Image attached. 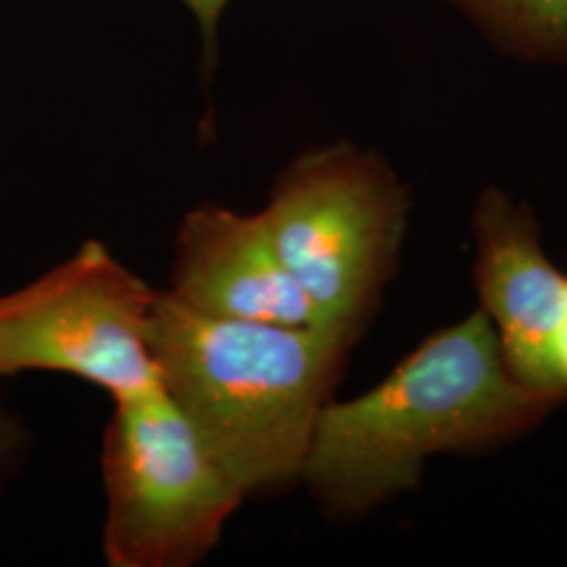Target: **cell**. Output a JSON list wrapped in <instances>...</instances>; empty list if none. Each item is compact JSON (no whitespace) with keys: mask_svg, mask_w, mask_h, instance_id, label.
Wrapping results in <instances>:
<instances>
[{"mask_svg":"<svg viewBox=\"0 0 567 567\" xmlns=\"http://www.w3.org/2000/svg\"><path fill=\"white\" fill-rule=\"evenodd\" d=\"M553 402L511 372L480 309L429 337L374 389L328 402L301 482L330 515L360 517L416 486L433 454L513 440Z\"/></svg>","mask_w":567,"mask_h":567,"instance_id":"obj_1","label":"cell"},{"mask_svg":"<svg viewBox=\"0 0 567 567\" xmlns=\"http://www.w3.org/2000/svg\"><path fill=\"white\" fill-rule=\"evenodd\" d=\"M358 339L339 326L215 318L156 292L164 393L244 496L301 482L318 419Z\"/></svg>","mask_w":567,"mask_h":567,"instance_id":"obj_2","label":"cell"},{"mask_svg":"<svg viewBox=\"0 0 567 567\" xmlns=\"http://www.w3.org/2000/svg\"><path fill=\"white\" fill-rule=\"evenodd\" d=\"M408 208L379 154L334 143L284 168L259 215L320 322L360 334L395 271Z\"/></svg>","mask_w":567,"mask_h":567,"instance_id":"obj_3","label":"cell"},{"mask_svg":"<svg viewBox=\"0 0 567 567\" xmlns=\"http://www.w3.org/2000/svg\"><path fill=\"white\" fill-rule=\"evenodd\" d=\"M103 440V553L112 567H187L224 534L244 492L154 386L116 400Z\"/></svg>","mask_w":567,"mask_h":567,"instance_id":"obj_4","label":"cell"},{"mask_svg":"<svg viewBox=\"0 0 567 567\" xmlns=\"http://www.w3.org/2000/svg\"><path fill=\"white\" fill-rule=\"evenodd\" d=\"M154 288L89 240L37 282L0 297V374L47 370L124 400L161 386Z\"/></svg>","mask_w":567,"mask_h":567,"instance_id":"obj_5","label":"cell"},{"mask_svg":"<svg viewBox=\"0 0 567 567\" xmlns=\"http://www.w3.org/2000/svg\"><path fill=\"white\" fill-rule=\"evenodd\" d=\"M473 231L482 311L508 368L522 383L553 398L550 351L567 316V276L548 261L529 208L501 189L482 192Z\"/></svg>","mask_w":567,"mask_h":567,"instance_id":"obj_6","label":"cell"},{"mask_svg":"<svg viewBox=\"0 0 567 567\" xmlns=\"http://www.w3.org/2000/svg\"><path fill=\"white\" fill-rule=\"evenodd\" d=\"M166 292L215 318L322 324L280 261L261 215L219 204H200L183 217Z\"/></svg>","mask_w":567,"mask_h":567,"instance_id":"obj_7","label":"cell"},{"mask_svg":"<svg viewBox=\"0 0 567 567\" xmlns=\"http://www.w3.org/2000/svg\"><path fill=\"white\" fill-rule=\"evenodd\" d=\"M503 53L567 63V0H450Z\"/></svg>","mask_w":567,"mask_h":567,"instance_id":"obj_8","label":"cell"},{"mask_svg":"<svg viewBox=\"0 0 567 567\" xmlns=\"http://www.w3.org/2000/svg\"><path fill=\"white\" fill-rule=\"evenodd\" d=\"M194 16L200 21L204 34V49H206V65H213L215 49H217V23L221 18V11L229 0H183Z\"/></svg>","mask_w":567,"mask_h":567,"instance_id":"obj_9","label":"cell"},{"mask_svg":"<svg viewBox=\"0 0 567 567\" xmlns=\"http://www.w3.org/2000/svg\"><path fill=\"white\" fill-rule=\"evenodd\" d=\"M550 393L555 400L567 395V316L550 351Z\"/></svg>","mask_w":567,"mask_h":567,"instance_id":"obj_10","label":"cell"},{"mask_svg":"<svg viewBox=\"0 0 567 567\" xmlns=\"http://www.w3.org/2000/svg\"><path fill=\"white\" fill-rule=\"evenodd\" d=\"M0 447H2V425H0Z\"/></svg>","mask_w":567,"mask_h":567,"instance_id":"obj_11","label":"cell"}]
</instances>
